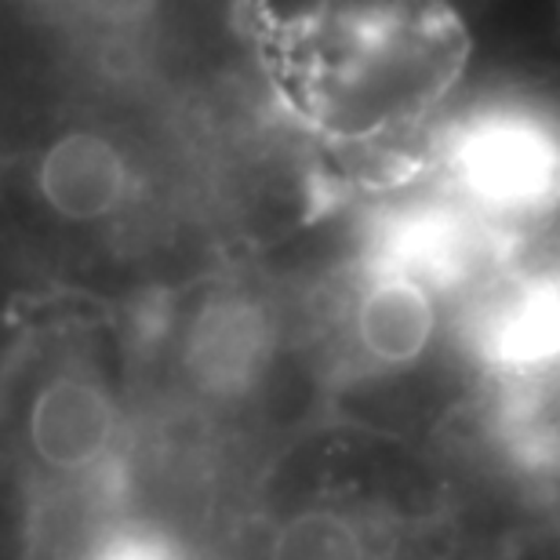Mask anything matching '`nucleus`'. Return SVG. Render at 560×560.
<instances>
[{
    "instance_id": "f257e3e1",
    "label": "nucleus",
    "mask_w": 560,
    "mask_h": 560,
    "mask_svg": "<svg viewBox=\"0 0 560 560\" xmlns=\"http://www.w3.org/2000/svg\"><path fill=\"white\" fill-rule=\"evenodd\" d=\"M128 317L44 299L0 400V477L48 532L131 499L136 408L120 372Z\"/></svg>"
},
{
    "instance_id": "f03ea898",
    "label": "nucleus",
    "mask_w": 560,
    "mask_h": 560,
    "mask_svg": "<svg viewBox=\"0 0 560 560\" xmlns=\"http://www.w3.org/2000/svg\"><path fill=\"white\" fill-rule=\"evenodd\" d=\"M172 394L208 416L252 405L288 350L284 288L259 259H237L128 313Z\"/></svg>"
},
{
    "instance_id": "7ed1b4c3",
    "label": "nucleus",
    "mask_w": 560,
    "mask_h": 560,
    "mask_svg": "<svg viewBox=\"0 0 560 560\" xmlns=\"http://www.w3.org/2000/svg\"><path fill=\"white\" fill-rule=\"evenodd\" d=\"M425 156L433 183L506 237L560 222V114L550 106L463 88Z\"/></svg>"
},
{
    "instance_id": "20e7f679",
    "label": "nucleus",
    "mask_w": 560,
    "mask_h": 560,
    "mask_svg": "<svg viewBox=\"0 0 560 560\" xmlns=\"http://www.w3.org/2000/svg\"><path fill=\"white\" fill-rule=\"evenodd\" d=\"M469 353L502 378L560 372V299L542 262H506L458 302Z\"/></svg>"
},
{
    "instance_id": "39448f33",
    "label": "nucleus",
    "mask_w": 560,
    "mask_h": 560,
    "mask_svg": "<svg viewBox=\"0 0 560 560\" xmlns=\"http://www.w3.org/2000/svg\"><path fill=\"white\" fill-rule=\"evenodd\" d=\"M447 306L452 299H444L422 277L378 262L364 252L353 255L346 320H350L353 346L368 364L405 372L425 361L444 328Z\"/></svg>"
},
{
    "instance_id": "423d86ee",
    "label": "nucleus",
    "mask_w": 560,
    "mask_h": 560,
    "mask_svg": "<svg viewBox=\"0 0 560 560\" xmlns=\"http://www.w3.org/2000/svg\"><path fill=\"white\" fill-rule=\"evenodd\" d=\"M33 560H200L194 546L153 513L125 499L48 532Z\"/></svg>"
},
{
    "instance_id": "0eeeda50",
    "label": "nucleus",
    "mask_w": 560,
    "mask_h": 560,
    "mask_svg": "<svg viewBox=\"0 0 560 560\" xmlns=\"http://www.w3.org/2000/svg\"><path fill=\"white\" fill-rule=\"evenodd\" d=\"M259 560H372V542L346 510L306 502L270 524Z\"/></svg>"
},
{
    "instance_id": "6e6552de",
    "label": "nucleus",
    "mask_w": 560,
    "mask_h": 560,
    "mask_svg": "<svg viewBox=\"0 0 560 560\" xmlns=\"http://www.w3.org/2000/svg\"><path fill=\"white\" fill-rule=\"evenodd\" d=\"M542 270L550 273L553 288H557V299H560V244H557V248H553V252H550V255H546V259H542Z\"/></svg>"
}]
</instances>
